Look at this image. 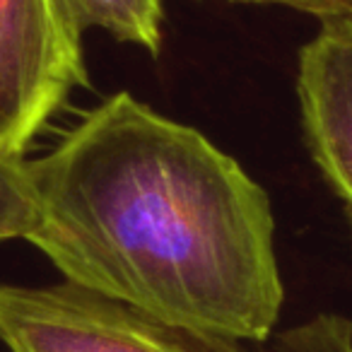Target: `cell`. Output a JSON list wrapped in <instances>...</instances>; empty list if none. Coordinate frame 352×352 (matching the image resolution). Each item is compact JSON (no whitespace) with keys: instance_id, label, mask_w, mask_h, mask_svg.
Instances as JSON below:
<instances>
[{"instance_id":"cell-1","label":"cell","mask_w":352,"mask_h":352,"mask_svg":"<svg viewBox=\"0 0 352 352\" xmlns=\"http://www.w3.org/2000/svg\"><path fill=\"white\" fill-rule=\"evenodd\" d=\"M27 174V241L65 283L208 342L275 333L285 289L270 198L201 131L116 92Z\"/></svg>"},{"instance_id":"cell-2","label":"cell","mask_w":352,"mask_h":352,"mask_svg":"<svg viewBox=\"0 0 352 352\" xmlns=\"http://www.w3.org/2000/svg\"><path fill=\"white\" fill-rule=\"evenodd\" d=\"M82 25L68 0H0V160H25L75 87H87Z\"/></svg>"},{"instance_id":"cell-3","label":"cell","mask_w":352,"mask_h":352,"mask_svg":"<svg viewBox=\"0 0 352 352\" xmlns=\"http://www.w3.org/2000/svg\"><path fill=\"white\" fill-rule=\"evenodd\" d=\"M0 340L8 352H236L176 331L70 283H0Z\"/></svg>"},{"instance_id":"cell-4","label":"cell","mask_w":352,"mask_h":352,"mask_svg":"<svg viewBox=\"0 0 352 352\" xmlns=\"http://www.w3.org/2000/svg\"><path fill=\"white\" fill-rule=\"evenodd\" d=\"M304 138L352 225V15L323 20L297 60Z\"/></svg>"},{"instance_id":"cell-5","label":"cell","mask_w":352,"mask_h":352,"mask_svg":"<svg viewBox=\"0 0 352 352\" xmlns=\"http://www.w3.org/2000/svg\"><path fill=\"white\" fill-rule=\"evenodd\" d=\"M75 17L87 27H99L118 41L135 44L150 56L162 51V0H68Z\"/></svg>"},{"instance_id":"cell-6","label":"cell","mask_w":352,"mask_h":352,"mask_svg":"<svg viewBox=\"0 0 352 352\" xmlns=\"http://www.w3.org/2000/svg\"><path fill=\"white\" fill-rule=\"evenodd\" d=\"M236 352H352V318L342 314H316L287 331L273 333L254 347Z\"/></svg>"},{"instance_id":"cell-7","label":"cell","mask_w":352,"mask_h":352,"mask_svg":"<svg viewBox=\"0 0 352 352\" xmlns=\"http://www.w3.org/2000/svg\"><path fill=\"white\" fill-rule=\"evenodd\" d=\"M36 227L27 160H0V241L27 239Z\"/></svg>"},{"instance_id":"cell-8","label":"cell","mask_w":352,"mask_h":352,"mask_svg":"<svg viewBox=\"0 0 352 352\" xmlns=\"http://www.w3.org/2000/svg\"><path fill=\"white\" fill-rule=\"evenodd\" d=\"M222 3H239V6H278L287 10H297L302 15H311L318 22L333 17L352 15V0H222Z\"/></svg>"}]
</instances>
